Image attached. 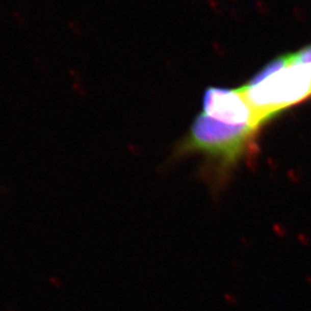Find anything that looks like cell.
<instances>
[{"label": "cell", "mask_w": 311, "mask_h": 311, "mask_svg": "<svg viewBox=\"0 0 311 311\" xmlns=\"http://www.w3.org/2000/svg\"><path fill=\"white\" fill-rule=\"evenodd\" d=\"M257 132L251 125L224 123L202 112L194 119L184 148L229 164L251 149Z\"/></svg>", "instance_id": "cell-2"}, {"label": "cell", "mask_w": 311, "mask_h": 311, "mask_svg": "<svg viewBox=\"0 0 311 311\" xmlns=\"http://www.w3.org/2000/svg\"><path fill=\"white\" fill-rule=\"evenodd\" d=\"M13 17H14L15 21H16L20 27L25 25L27 19H25V17L23 16V14H22V12H21L20 10H17V9L14 10V12H13Z\"/></svg>", "instance_id": "cell-5"}, {"label": "cell", "mask_w": 311, "mask_h": 311, "mask_svg": "<svg viewBox=\"0 0 311 311\" xmlns=\"http://www.w3.org/2000/svg\"><path fill=\"white\" fill-rule=\"evenodd\" d=\"M292 61L294 63H300V64H309L311 63V45L303 48L301 51L291 54Z\"/></svg>", "instance_id": "cell-4"}, {"label": "cell", "mask_w": 311, "mask_h": 311, "mask_svg": "<svg viewBox=\"0 0 311 311\" xmlns=\"http://www.w3.org/2000/svg\"><path fill=\"white\" fill-rule=\"evenodd\" d=\"M262 81L243 86L260 127L281 111L311 97V63L292 61Z\"/></svg>", "instance_id": "cell-1"}, {"label": "cell", "mask_w": 311, "mask_h": 311, "mask_svg": "<svg viewBox=\"0 0 311 311\" xmlns=\"http://www.w3.org/2000/svg\"><path fill=\"white\" fill-rule=\"evenodd\" d=\"M67 25L69 27V29H70L74 34H76V35L79 34V33H78V25H77V23L75 24L74 21L68 20V21H67Z\"/></svg>", "instance_id": "cell-6"}, {"label": "cell", "mask_w": 311, "mask_h": 311, "mask_svg": "<svg viewBox=\"0 0 311 311\" xmlns=\"http://www.w3.org/2000/svg\"><path fill=\"white\" fill-rule=\"evenodd\" d=\"M35 63H36V65H37L39 68H47L45 61H44L43 59L39 58V57L35 58Z\"/></svg>", "instance_id": "cell-7"}, {"label": "cell", "mask_w": 311, "mask_h": 311, "mask_svg": "<svg viewBox=\"0 0 311 311\" xmlns=\"http://www.w3.org/2000/svg\"><path fill=\"white\" fill-rule=\"evenodd\" d=\"M203 113L224 123L260 128L254 110L242 88H208L203 96Z\"/></svg>", "instance_id": "cell-3"}]
</instances>
